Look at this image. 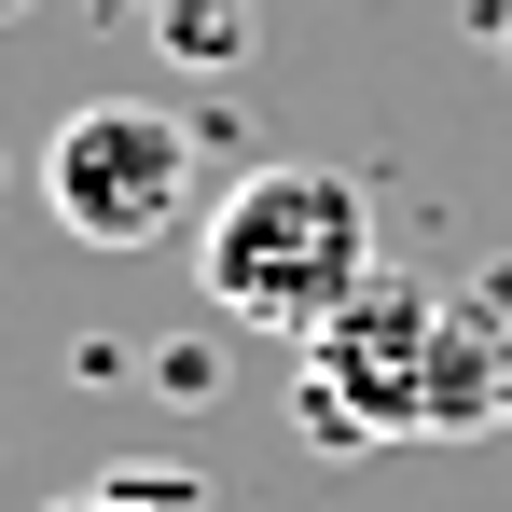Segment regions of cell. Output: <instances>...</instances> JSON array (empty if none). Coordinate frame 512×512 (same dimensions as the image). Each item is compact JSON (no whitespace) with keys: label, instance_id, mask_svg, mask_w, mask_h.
<instances>
[{"label":"cell","instance_id":"1","mask_svg":"<svg viewBox=\"0 0 512 512\" xmlns=\"http://www.w3.org/2000/svg\"><path fill=\"white\" fill-rule=\"evenodd\" d=\"M291 416H305L319 457L457 443V429L512 416V333H499V305H443V291H416V277H374L333 333H305Z\"/></svg>","mask_w":512,"mask_h":512},{"label":"cell","instance_id":"5","mask_svg":"<svg viewBox=\"0 0 512 512\" xmlns=\"http://www.w3.org/2000/svg\"><path fill=\"white\" fill-rule=\"evenodd\" d=\"M56 512H194V471H111V485H70Z\"/></svg>","mask_w":512,"mask_h":512},{"label":"cell","instance_id":"6","mask_svg":"<svg viewBox=\"0 0 512 512\" xmlns=\"http://www.w3.org/2000/svg\"><path fill=\"white\" fill-rule=\"evenodd\" d=\"M499 70H512V14H499Z\"/></svg>","mask_w":512,"mask_h":512},{"label":"cell","instance_id":"3","mask_svg":"<svg viewBox=\"0 0 512 512\" xmlns=\"http://www.w3.org/2000/svg\"><path fill=\"white\" fill-rule=\"evenodd\" d=\"M42 208L56 236L84 250H153L194 222V125L153 97H84L56 139H42Z\"/></svg>","mask_w":512,"mask_h":512},{"label":"cell","instance_id":"2","mask_svg":"<svg viewBox=\"0 0 512 512\" xmlns=\"http://www.w3.org/2000/svg\"><path fill=\"white\" fill-rule=\"evenodd\" d=\"M194 277L222 319L250 333H333L346 305L374 291V208L346 167H250L208 222H194Z\"/></svg>","mask_w":512,"mask_h":512},{"label":"cell","instance_id":"7","mask_svg":"<svg viewBox=\"0 0 512 512\" xmlns=\"http://www.w3.org/2000/svg\"><path fill=\"white\" fill-rule=\"evenodd\" d=\"M14 14H28V0H0V28H14Z\"/></svg>","mask_w":512,"mask_h":512},{"label":"cell","instance_id":"4","mask_svg":"<svg viewBox=\"0 0 512 512\" xmlns=\"http://www.w3.org/2000/svg\"><path fill=\"white\" fill-rule=\"evenodd\" d=\"M139 28L167 42L180 70H236V56H250V42H263V14H250V0H153Z\"/></svg>","mask_w":512,"mask_h":512},{"label":"cell","instance_id":"8","mask_svg":"<svg viewBox=\"0 0 512 512\" xmlns=\"http://www.w3.org/2000/svg\"><path fill=\"white\" fill-rule=\"evenodd\" d=\"M111 14H153V0H111Z\"/></svg>","mask_w":512,"mask_h":512}]
</instances>
